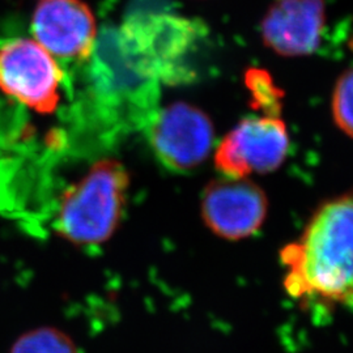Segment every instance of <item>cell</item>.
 Here are the masks:
<instances>
[{
	"instance_id": "1",
	"label": "cell",
	"mask_w": 353,
	"mask_h": 353,
	"mask_svg": "<svg viewBox=\"0 0 353 353\" xmlns=\"http://www.w3.org/2000/svg\"><path fill=\"white\" fill-rule=\"evenodd\" d=\"M280 262L292 299L353 307V190L322 203Z\"/></svg>"
},
{
	"instance_id": "2",
	"label": "cell",
	"mask_w": 353,
	"mask_h": 353,
	"mask_svg": "<svg viewBox=\"0 0 353 353\" xmlns=\"http://www.w3.org/2000/svg\"><path fill=\"white\" fill-rule=\"evenodd\" d=\"M87 62L89 109L102 130L145 128L159 110L161 81L126 26L103 29Z\"/></svg>"
},
{
	"instance_id": "3",
	"label": "cell",
	"mask_w": 353,
	"mask_h": 353,
	"mask_svg": "<svg viewBox=\"0 0 353 353\" xmlns=\"http://www.w3.org/2000/svg\"><path fill=\"white\" fill-rule=\"evenodd\" d=\"M130 176L122 163L105 159L67 190L54 219V229L76 246H97L110 240L126 208Z\"/></svg>"
},
{
	"instance_id": "4",
	"label": "cell",
	"mask_w": 353,
	"mask_h": 353,
	"mask_svg": "<svg viewBox=\"0 0 353 353\" xmlns=\"http://www.w3.org/2000/svg\"><path fill=\"white\" fill-rule=\"evenodd\" d=\"M123 26L138 43L161 83L188 84L198 77V58L207 28L196 19L152 13Z\"/></svg>"
},
{
	"instance_id": "5",
	"label": "cell",
	"mask_w": 353,
	"mask_h": 353,
	"mask_svg": "<svg viewBox=\"0 0 353 353\" xmlns=\"http://www.w3.org/2000/svg\"><path fill=\"white\" fill-rule=\"evenodd\" d=\"M63 85L62 68L36 39L0 42V93L10 105L50 115L62 102Z\"/></svg>"
},
{
	"instance_id": "6",
	"label": "cell",
	"mask_w": 353,
	"mask_h": 353,
	"mask_svg": "<svg viewBox=\"0 0 353 353\" xmlns=\"http://www.w3.org/2000/svg\"><path fill=\"white\" fill-rule=\"evenodd\" d=\"M144 130L154 157L173 173L194 172L214 148L211 118L188 102H174L159 109Z\"/></svg>"
},
{
	"instance_id": "7",
	"label": "cell",
	"mask_w": 353,
	"mask_h": 353,
	"mask_svg": "<svg viewBox=\"0 0 353 353\" xmlns=\"http://www.w3.org/2000/svg\"><path fill=\"white\" fill-rule=\"evenodd\" d=\"M290 151V135L280 117L242 119L214 151V166L227 178H249L278 170Z\"/></svg>"
},
{
	"instance_id": "8",
	"label": "cell",
	"mask_w": 353,
	"mask_h": 353,
	"mask_svg": "<svg viewBox=\"0 0 353 353\" xmlns=\"http://www.w3.org/2000/svg\"><path fill=\"white\" fill-rule=\"evenodd\" d=\"M204 224L221 239L239 241L255 234L265 224L268 199L249 178H219L203 191Z\"/></svg>"
},
{
	"instance_id": "9",
	"label": "cell",
	"mask_w": 353,
	"mask_h": 353,
	"mask_svg": "<svg viewBox=\"0 0 353 353\" xmlns=\"http://www.w3.org/2000/svg\"><path fill=\"white\" fill-rule=\"evenodd\" d=\"M32 32L61 61L87 62L97 39L93 13L81 0H42L33 13Z\"/></svg>"
},
{
	"instance_id": "10",
	"label": "cell",
	"mask_w": 353,
	"mask_h": 353,
	"mask_svg": "<svg viewBox=\"0 0 353 353\" xmlns=\"http://www.w3.org/2000/svg\"><path fill=\"white\" fill-rule=\"evenodd\" d=\"M326 24L323 0H278L265 14L261 33L268 49L285 58L313 54Z\"/></svg>"
},
{
	"instance_id": "11",
	"label": "cell",
	"mask_w": 353,
	"mask_h": 353,
	"mask_svg": "<svg viewBox=\"0 0 353 353\" xmlns=\"http://www.w3.org/2000/svg\"><path fill=\"white\" fill-rule=\"evenodd\" d=\"M10 353H81L74 339L59 328H33L21 334Z\"/></svg>"
},
{
	"instance_id": "12",
	"label": "cell",
	"mask_w": 353,
	"mask_h": 353,
	"mask_svg": "<svg viewBox=\"0 0 353 353\" xmlns=\"http://www.w3.org/2000/svg\"><path fill=\"white\" fill-rule=\"evenodd\" d=\"M245 84L252 94V108L262 115L280 117L284 93L262 68H250L245 74Z\"/></svg>"
},
{
	"instance_id": "13",
	"label": "cell",
	"mask_w": 353,
	"mask_h": 353,
	"mask_svg": "<svg viewBox=\"0 0 353 353\" xmlns=\"http://www.w3.org/2000/svg\"><path fill=\"white\" fill-rule=\"evenodd\" d=\"M331 112L336 126L353 139V67L341 74L334 87Z\"/></svg>"
},
{
	"instance_id": "14",
	"label": "cell",
	"mask_w": 353,
	"mask_h": 353,
	"mask_svg": "<svg viewBox=\"0 0 353 353\" xmlns=\"http://www.w3.org/2000/svg\"><path fill=\"white\" fill-rule=\"evenodd\" d=\"M351 49L353 50V37L351 38Z\"/></svg>"
}]
</instances>
